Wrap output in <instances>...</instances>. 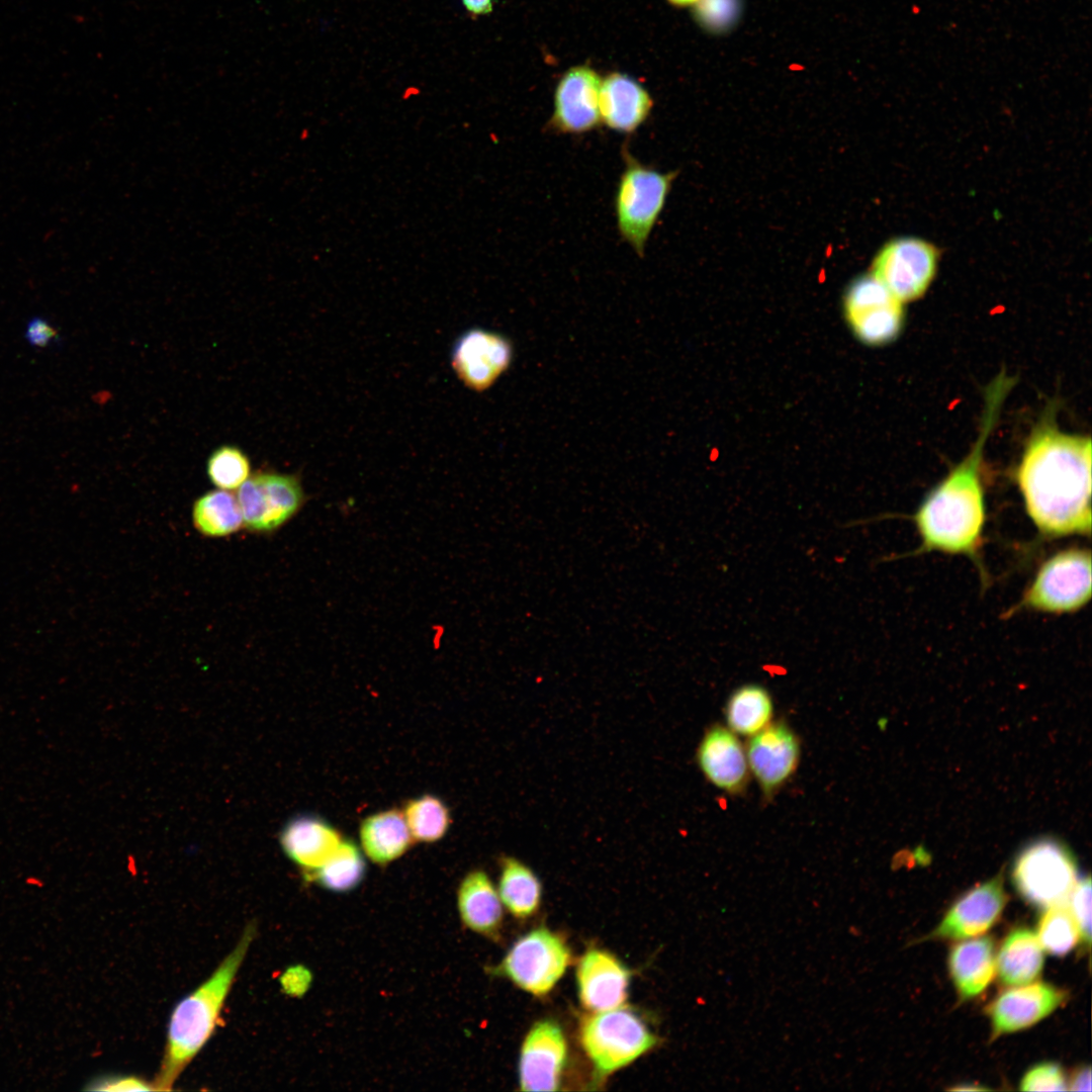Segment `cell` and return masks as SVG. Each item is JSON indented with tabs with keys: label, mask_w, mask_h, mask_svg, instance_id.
Listing matches in <instances>:
<instances>
[{
	"label": "cell",
	"mask_w": 1092,
	"mask_h": 1092,
	"mask_svg": "<svg viewBox=\"0 0 1092 1092\" xmlns=\"http://www.w3.org/2000/svg\"><path fill=\"white\" fill-rule=\"evenodd\" d=\"M461 3L470 16L486 15L493 9L492 0H461Z\"/></svg>",
	"instance_id": "39"
},
{
	"label": "cell",
	"mask_w": 1092,
	"mask_h": 1092,
	"mask_svg": "<svg viewBox=\"0 0 1092 1092\" xmlns=\"http://www.w3.org/2000/svg\"><path fill=\"white\" fill-rule=\"evenodd\" d=\"M257 927L249 923L233 950L210 977L174 1008L165 1053L154 1081L156 1091H168L211 1036L235 978L254 940Z\"/></svg>",
	"instance_id": "3"
},
{
	"label": "cell",
	"mask_w": 1092,
	"mask_h": 1092,
	"mask_svg": "<svg viewBox=\"0 0 1092 1092\" xmlns=\"http://www.w3.org/2000/svg\"><path fill=\"white\" fill-rule=\"evenodd\" d=\"M236 496L244 527L258 534L278 530L298 513L305 499L296 476L273 471H260L249 477Z\"/></svg>",
	"instance_id": "9"
},
{
	"label": "cell",
	"mask_w": 1092,
	"mask_h": 1092,
	"mask_svg": "<svg viewBox=\"0 0 1092 1092\" xmlns=\"http://www.w3.org/2000/svg\"><path fill=\"white\" fill-rule=\"evenodd\" d=\"M402 813L414 841H437L445 835L450 825L447 806L432 795L408 801Z\"/></svg>",
	"instance_id": "30"
},
{
	"label": "cell",
	"mask_w": 1092,
	"mask_h": 1092,
	"mask_svg": "<svg viewBox=\"0 0 1092 1092\" xmlns=\"http://www.w3.org/2000/svg\"><path fill=\"white\" fill-rule=\"evenodd\" d=\"M1015 478L1029 519L1043 537L1091 533V439L1044 419L1032 431Z\"/></svg>",
	"instance_id": "1"
},
{
	"label": "cell",
	"mask_w": 1092,
	"mask_h": 1092,
	"mask_svg": "<svg viewBox=\"0 0 1092 1092\" xmlns=\"http://www.w3.org/2000/svg\"><path fill=\"white\" fill-rule=\"evenodd\" d=\"M652 106L646 89L629 76L612 73L602 81L601 123L609 129L623 134L635 132L648 118Z\"/></svg>",
	"instance_id": "20"
},
{
	"label": "cell",
	"mask_w": 1092,
	"mask_h": 1092,
	"mask_svg": "<svg viewBox=\"0 0 1092 1092\" xmlns=\"http://www.w3.org/2000/svg\"><path fill=\"white\" fill-rule=\"evenodd\" d=\"M742 0H700L694 9L697 22L712 34L729 32L738 23Z\"/></svg>",
	"instance_id": "33"
},
{
	"label": "cell",
	"mask_w": 1092,
	"mask_h": 1092,
	"mask_svg": "<svg viewBox=\"0 0 1092 1092\" xmlns=\"http://www.w3.org/2000/svg\"><path fill=\"white\" fill-rule=\"evenodd\" d=\"M774 703L768 691L756 684L743 685L730 695L725 716L728 728L743 736H752L772 719Z\"/></svg>",
	"instance_id": "26"
},
{
	"label": "cell",
	"mask_w": 1092,
	"mask_h": 1092,
	"mask_svg": "<svg viewBox=\"0 0 1092 1092\" xmlns=\"http://www.w3.org/2000/svg\"><path fill=\"white\" fill-rule=\"evenodd\" d=\"M1068 904L1077 922L1080 939L1089 946L1091 941V880L1089 876L1078 880L1068 899Z\"/></svg>",
	"instance_id": "35"
},
{
	"label": "cell",
	"mask_w": 1092,
	"mask_h": 1092,
	"mask_svg": "<svg viewBox=\"0 0 1092 1092\" xmlns=\"http://www.w3.org/2000/svg\"><path fill=\"white\" fill-rule=\"evenodd\" d=\"M629 979L628 969L614 956L592 948L582 956L576 970L579 999L593 1012L622 1006Z\"/></svg>",
	"instance_id": "19"
},
{
	"label": "cell",
	"mask_w": 1092,
	"mask_h": 1092,
	"mask_svg": "<svg viewBox=\"0 0 1092 1092\" xmlns=\"http://www.w3.org/2000/svg\"><path fill=\"white\" fill-rule=\"evenodd\" d=\"M1090 598L1091 552L1084 548H1068L1043 561L1010 613L1021 609L1048 614L1074 613Z\"/></svg>",
	"instance_id": "6"
},
{
	"label": "cell",
	"mask_w": 1092,
	"mask_h": 1092,
	"mask_svg": "<svg viewBox=\"0 0 1092 1092\" xmlns=\"http://www.w3.org/2000/svg\"><path fill=\"white\" fill-rule=\"evenodd\" d=\"M570 961L564 940L547 928L533 929L511 947L499 971L521 989L547 994L564 974Z\"/></svg>",
	"instance_id": "8"
},
{
	"label": "cell",
	"mask_w": 1092,
	"mask_h": 1092,
	"mask_svg": "<svg viewBox=\"0 0 1092 1092\" xmlns=\"http://www.w3.org/2000/svg\"><path fill=\"white\" fill-rule=\"evenodd\" d=\"M1066 999L1064 990L1043 982L1013 986L1003 991L987 1009L993 1037L1030 1027L1053 1013Z\"/></svg>",
	"instance_id": "16"
},
{
	"label": "cell",
	"mask_w": 1092,
	"mask_h": 1092,
	"mask_svg": "<svg viewBox=\"0 0 1092 1092\" xmlns=\"http://www.w3.org/2000/svg\"><path fill=\"white\" fill-rule=\"evenodd\" d=\"M27 343L37 349H46L61 342L59 331L41 316L31 317L24 331Z\"/></svg>",
	"instance_id": "37"
},
{
	"label": "cell",
	"mask_w": 1092,
	"mask_h": 1092,
	"mask_svg": "<svg viewBox=\"0 0 1092 1092\" xmlns=\"http://www.w3.org/2000/svg\"><path fill=\"white\" fill-rule=\"evenodd\" d=\"M342 840L332 825L308 815L291 819L280 834V843L286 855L307 872L326 862Z\"/></svg>",
	"instance_id": "21"
},
{
	"label": "cell",
	"mask_w": 1092,
	"mask_h": 1092,
	"mask_svg": "<svg viewBox=\"0 0 1092 1092\" xmlns=\"http://www.w3.org/2000/svg\"><path fill=\"white\" fill-rule=\"evenodd\" d=\"M1071 849L1062 841L1043 837L1027 844L1012 867V881L1029 904L1048 908L1066 903L1078 882Z\"/></svg>",
	"instance_id": "7"
},
{
	"label": "cell",
	"mask_w": 1092,
	"mask_h": 1092,
	"mask_svg": "<svg viewBox=\"0 0 1092 1092\" xmlns=\"http://www.w3.org/2000/svg\"><path fill=\"white\" fill-rule=\"evenodd\" d=\"M360 840L365 854L378 864L400 857L414 841L403 813L394 809L367 817L360 826Z\"/></svg>",
	"instance_id": "25"
},
{
	"label": "cell",
	"mask_w": 1092,
	"mask_h": 1092,
	"mask_svg": "<svg viewBox=\"0 0 1092 1092\" xmlns=\"http://www.w3.org/2000/svg\"><path fill=\"white\" fill-rule=\"evenodd\" d=\"M602 79L586 66L569 69L559 80L554 93L550 131L579 135L601 123L599 97Z\"/></svg>",
	"instance_id": "13"
},
{
	"label": "cell",
	"mask_w": 1092,
	"mask_h": 1092,
	"mask_svg": "<svg viewBox=\"0 0 1092 1092\" xmlns=\"http://www.w3.org/2000/svg\"><path fill=\"white\" fill-rule=\"evenodd\" d=\"M1007 899L1003 875L1000 873L956 901L931 937L954 940L984 933L999 919Z\"/></svg>",
	"instance_id": "15"
},
{
	"label": "cell",
	"mask_w": 1092,
	"mask_h": 1092,
	"mask_svg": "<svg viewBox=\"0 0 1092 1092\" xmlns=\"http://www.w3.org/2000/svg\"><path fill=\"white\" fill-rule=\"evenodd\" d=\"M697 762L705 778L721 791L742 794L749 782L746 751L736 733L720 724L709 727L697 748Z\"/></svg>",
	"instance_id": "18"
},
{
	"label": "cell",
	"mask_w": 1092,
	"mask_h": 1092,
	"mask_svg": "<svg viewBox=\"0 0 1092 1092\" xmlns=\"http://www.w3.org/2000/svg\"><path fill=\"white\" fill-rule=\"evenodd\" d=\"M1013 380L1000 373L987 387L978 439L970 453L925 496L913 515L918 552L965 555L979 564L986 522L981 478L983 450ZM980 566V564H979ZM980 570L983 572L981 566Z\"/></svg>",
	"instance_id": "2"
},
{
	"label": "cell",
	"mask_w": 1092,
	"mask_h": 1092,
	"mask_svg": "<svg viewBox=\"0 0 1092 1092\" xmlns=\"http://www.w3.org/2000/svg\"><path fill=\"white\" fill-rule=\"evenodd\" d=\"M311 880L336 892L353 890L363 880L365 861L357 845L342 840L333 855L321 867L307 872Z\"/></svg>",
	"instance_id": "29"
},
{
	"label": "cell",
	"mask_w": 1092,
	"mask_h": 1092,
	"mask_svg": "<svg viewBox=\"0 0 1092 1092\" xmlns=\"http://www.w3.org/2000/svg\"><path fill=\"white\" fill-rule=\"evenodd\" d=\"M1060 1065L1045 1062L1029 1069L1020 1081L1021 1091H1066L1068 1085Z\"/></svg>",
	"instance_id": "34"
},
{
	"label": "cell",
	"mask_w": 1092,
	"mask_h": 1092,
	"mask_svg": "<svg viewBox=\"0 0 1092 1092\" xmlns=\"http://www.w3.org/2000/svg\"><path fill=\"white\" fill-rule=\"evenodd\" d=\"M843 310L852 333L869 346L894 341L904 325L903 302L873 274L859 276L849 285Z\"/></svg>",
	"instance_id": "10"
},
{
	"label": "cell",
	"mask_w": 1092,
	"mask_h": 1092,
	"mask_svg": "<svg viewBox=\"0 0 1092 1092\" xmlns=\"http://www.w3.org/2000/svg\"><path fill=\"white\" fill-rule=\"evenodd\" d=\"M625 167L615 192V216L621 238L643 257L677 172H660L624 151Z\"/></svg>",
	"instance_id": "4"
},
{
	"label": "cell",
	"mask_w": 1092,
	"mask_h": 1092,
	"mask_svg": "<svg viewBox=\"0 0 1092 1092\" xmlns=\"http://www.w3.org/2000/svg\"><path fill=\"white\" fill-rule=\"evenodd\" d=\"M580 1043L598 1074L609 1075L651 1050L655 1034L634 1011L619 1006L585 1017Z\"/></svg>",
	"instance_id": "5"
},
{
	"label": "cell",
	"mask_w": 1092,
	"mask_h": 1092,
	"mask_svg": "<svg viewBox=\"0 0 1092 1092\" xmlns=\"http://www.w3.org/2000/svg\"><path fill=\"white\" fill-rule=\"evenodd\" d=\"M250 460L238 447L223 445L209 456L206 472L210 482L218 489H238L250 477Z\"/></svg>",
	"instance_id": "32"
},
{
	"label": "cell",
	"mask_w": 1092,
	"mask_h": 1092,
	"mask_svg": "<svg viewBox=\"0 0 1092 1092\" xmlns=\"http://www.w3.org/2000/svg\"><path fill=\"white\" fill-rule=\"evenodd\" d=\"M497 890L502 903L518 918L533 915L539 907L541 883L535 873L517 858H502Z\"/></svg>",
	"instance_id": "27"
},
{
	"label": "cell",
	"mask_w": 1092,
	"mask_h": 1092,
	"mask_svg": "<svg viewBox=\"0 0 1092 1092\" xmlns=\"http://www.w3.org/2000/svg\"><path fill=\"white\" fill-rule=\"evenodd\" d=\"M1068 1090L1072 1091H1090L1091 1090V1069L1090 1067H1083L1075 1072L1069 1085Z\"/></svg>",
	"instance_id": "38"
},
{
	"label": "cell",
	"mask_w": 1092,
	"mask_h": 1092,
	"mask_svg": "<svg viewBox=\"0 0 1092 1092\" xmlns=\"http://www.w3.org/2000/svg\"><path fill=\"white\" fill-rule=\"evenodd\" d=\"M1035 934L1041 947L1050 953H1068L1080 939L1079 928L1068 902L1045 908Z\"/></svg>",
	"instance_id": "31"
},
{
	"label": "cell",
	"mask_w": 1092,
	"mask_h": 1092,
	"mask_svg": "<svg viewBox=\"0 0 1092 1092\" xmlns=\"http://www.w3.org/2000/svg\"><path fill=\"white\" fill-rule=\"evenodd\" d=\"M746 757L763 796L769 799L793 777L800 761V740L784 721L769 723L750 736Z\"/></svg>",
	"instance_id": "12"
},
{
	"label": "cell",
	"mask_w": 1092,
	"mask_h": 1092,
	"mask_svg": "<svg viewBox=\"0 0 1092 1092\" xmlns=\"http://www.w3.org/2000/svg\"><path fill=\"white\" fill-rule=\"evenodd\" d=\"M667 1L669 3H671L672 5L677 6V7H687V6H695L700 0H667Z\"/></svg>",
	"instance_id": "40"
},
{
	"label": "cell",
	"mask_w": 1092,
	"mask_h": 1092,
	"mask_svg": "<svg viewBox=\"0 0 1092 1092\" xmlns=\"http://www.w3.org/2000/svg\"><path fill=\"white\" fill-rule=\"evenodd\" d=\"M87 1089L97 1091H150L155 1090V1087L153 1083H149L136 1076L108 1075L91 1080Z\"/></svg>",
	"instance_id": "36"
},
{
	"label": "cell",
	"mask_w": 1092,
	"mask_h": 1092,
	"mask_svg": "<svg viewBox=\"0 0 1092 1092\" xmlns=\"http://www.w3.org/2000/svg\"><path fill=\"white\" fill-rule=\"evenodd\" d=\"M511 359L510 342L499 334L480 329L464 333L452 352L455 373L467 387L477 391L491 386Z\"/></svg>",
	"instance_id": "17"
},
{
	"label": "cell",
	"mask_w": 1092,
	"mask_h": 1092,
	"mask_svg": "<svg viewBox=\"0 0 1092 1092\" xmlns=\"http://www.w3.org/2000/svg\"><path fill=\"white\" fill-rule=\"evenodd\" d=\"M457 905L462 922L471 930L495 938L503 922V903L486 873L475 870L460 883Z\"/></svg>",
	"instance_id": "23"
},
{
	"label": "cell",
	"mask_w": 1092,
	"mask_h": 1092,
	"mask_svg": "<svg viewBox=\"0 0 1092 1092\" xmlns=\"http://www.w3.org/2000/svg\"><path fill=\"white\" fill-rule=\"evenodd\" d=\"M937 262L938 252L932 244L918 238H899L878 253L872 274L904 303L926 292Z\"/></svg>",
	"instance_id": "11"
},
{
	"label": "cell",
	"mask_w": 1092,
	"mask_h": 1092,
	"mask_svg": "<svg viewBox=\"0 0 1092 1092\" xmlns=\"http://www.w3.org/2000/svg\"><path fill=\"white\" fill-rule=\"evenodd\" d=\"M948 969L962 999H971L981 994L996 973L993 938L982 936L956 944L948 956Z\"/></svg>",
	"instance_id": "22"
},
{
	"label": "cell",
	"mask_w": 1092,
	"mask_h": 1092,
	"mask_svg": "<svg viewBox=\"0 0 1092 1092\" xmlns=\"http://www.w3.org/2000/svg\"><path fill=\"white\" fill-rule=\"evenodd\" d=\"M567 1044L560 1026L552 1020L534 1024L523 1042L519 1062L523 1091H555L566 1063Z\"/></svg>",
	"instance_id": "14"
},
{
	"label": "cell",
	"mask_w": 1092,
	"mask_h": 1092,
	"mask_svg": "<svg viewBox=\"0 0 1092 1092\" xmlns=\"http://www.w3.org/2000/svg\"><path fill=\"white\" fill-rule=\"evenodd\" d=\"M1043 967V951L1036 934L1028 928L1012 930L996 957V973L1007 986H1020L1037 979Z\"/></svg>",
	"instance_id": "24"
},
{
	"label": "cell",
	"mask_w": 1092,
	"mask_h": 1092,
	"mask_svg": "<svg viewBox=\"0 0 1092 1092\" xmlns=\"http://www.w3.org/2000/svg\"><path fill=\"white\" fill-rule=\"evenodd\" d=\"M192 521L199 533L212 538L232 535L244 526L237 496L222 489L208 491L194 502Z\"/></svg>",
	"instance_id": "28"
}]
</instances>
